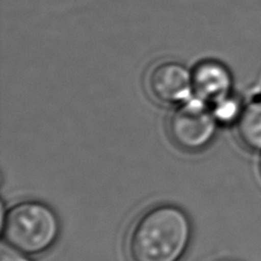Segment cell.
Wrapping results in <instances>:
<instances>
[{
  "label": "cell",
  "mask_w": 261,
  "mask_h": 261,
  "mask_svg": "<svg viewBox=\"0 0 261 261\" xmlns=\"http://www.w3.org/2000/svg\"><path fill=\"white\" fill-rule=\"evenodd\" d=\"M193 240V223L184 208L164 203L149 207L130 227L129 261H182Z\"/></svg>",
  "instance_id": "obj_1"
},
{
  "label": "cell",
  "mask_w": 261,
  "mask_h": 261,
  "mask_svg": "<svg viewBox=\"0 0 261 261\" xmlns=\"http://www.w3.org/2000/svg\"><path fill=\"white\" fill-rule=\"evenodd\" d=\"M2 230L7 245L29 257H36L57 244L61 223L48 204L27 199L12 205L4 213Z\"/></svg>",
  "instance_id": "obj_2"
},
{
  "label": "cell",
  "mask_w": 261,
  "mask_h": 261,
  "mask_svg": "<svg viewBox=\"0 0 261 261\" xmlns=\"http://www.w3.org/2000/svg\"><path fill=\"white\" fill-rule=\"evenodd\" d=\"M218 122L206 102L196 97L176 107L167 119V134L176 148L189 153L200 152L211 146Z\"/></svg>",
  "instance_id": "obj_3"
},
{
  "label": "cell",
  "mask_w": 261,
  "mask_h": 261,
  "mask_svg": "<svg viewBox=\"0 0 261 261\" xmlns=\"http://www.w3.org/2000/svg\"><path fill=\"white\" fill-rule=\"evenodd\" d=\"M149 96L163 106H179L190 99L193 74L184 64L165 61L155 64L146 77Z\"/></svg>",
  "instance_id": "obj_4"
},
{
  "label": "cell",
  "mask_w": 261,
  "mask_h": 261,
  "mask_svg": "<svg viewBox=\"0 0 261 261\" xmlns=\"http://www.w3.org/2000/svg\"><path fill=\"white\" fill-rule=\"evenodd\" d=\"M193 92L196 97L213 106L231 95L232 76L225 64L205 60L193 70Z\"/></svg>",
  "instance_id": "obj_5"
},
{
  "label": "cell",
  "mask_w": 261,
  "mask_h": 261,
  "mask_svg": "<svg viewBox=\"0 0 261 261\" xmlns=\"http://www.w3.org/2000/svg\"><path fill=\"white\" fill-rule=\"evenodd\" d=\"M240 142L251 151H261V100L246 105L236 123Z\"/></svg>",
  "instance_id": "obj_6"
},
{
  "label": "cell",
  "mask_w": 261,
  "mask_h": 261,
  "mask_svg": "<svg viewBox=\"0 0 261 261\" xmlns=\"http://www.w3.org/2000/svg\"><path fill=\"white\" fill-rule=\"evenodd\" d=\"M244 107L236 97L229 95L226 99L217 102L212 106V113L218 124L229 125L237 123Z\"/></svg>",
  "instance_id": "obj_7"
},
{
  "label": "cell",
  "mask_w": 261,
  "mask_h": 261,
  "mask_svg": "<svg viewBox=\"0 0 261 261\" xmlns=\"http://www.w3.org/2000/svg\"><path fill=\"white\" fill-rule=\"evenodd\" d=\"M0 261H32L29 255L14 250L9 245L3 244L0 250Z\"/></svg>",
  "instance_id": "obj_8"
},
{
  "label": "cell",
  "mask_w": 261,
  "mask_h": 261,
  "mask_svg": "<svg viewBox=\"0 0 261 261\" xmlns=\"http://www.w3.org/2000/svg\"><path fill=\"white\" fill-rule=\"evenodd\" d=\"M260 169H261V164H260Z\"/></svg>",
  "instance_id": "obj_9"
},
{
  "label": "cell",
  "mask_w": 261,
  "mask_h": 261,
  "mask_svg": "<svg viewBox=\"0 0 261 261\" xmlns=\"http://www.w3.org/2000/svg\"><path fill=\"white\" fill-rule=\"evenodd\" d=\"M230 261H234V260H230Z\"/></svg>",
  "instance_id": "obj_10"
}]
</instances>
